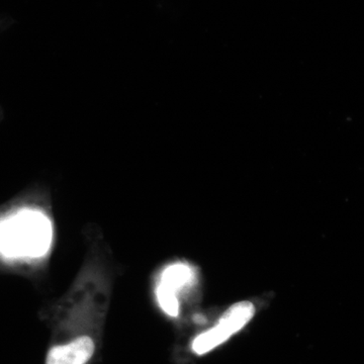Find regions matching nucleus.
Returning <instances> with one entry per match:
<instances>
[{
  "mask_svg": "<svg viewBox=\"0 0 364 364\" xmlns=\"http://www.w3.org/2000/svg\"><path fill=\"white\" fill-rule=\"evenodd\" d=\"M52 239L51 219L41 208L23 205L0 218V256L6 259L43 257Z\"/></svg>",
  "mask_w": 364,
  "mask_h": 364,
  "instance_id": "nucleus-1",
  "label": "nucleus"
},
{
  "mask_svg": "<svg viewBox=\"0 0 364 364\" xmlns=\"http://www.w3.org/2000/svg\"><path fill=\"white\" fill-rule=\"evenodd\" d=\"M254 314L255 306L251 301H243L230 306L215 327L196 337L193 343V352L202 355L224 343L235 333L240 331Z\"/></svg>",
  "mask_w": 364,
  "mask_h": 364,
  "instance_id": "nucleus-2",
  "label": "nucleus"
},
{
  "mask_svg": "<svg viewBox=\"0 0 364 364\" xmlns=\"http://www.w3.org/2000/svg\"><path fill=\"white\" fill-rule=\"evenodd\" d=\"M193 279V269L184 263H174L163 270L157 287L156 296L158 304L167 315L171 317L178 316L177 293L179 289L188 286Z\"/></svg>",
  "mask_w": 364,
  "mask_h": 364,
  "instance_id": "nucleus-3",
  "label": "nucleus"
},
{
  "mask_svg": "<svg viewBox=\"0 0 364 364\" xmlns=\"http://www.w3.org/2000/svg\"><path fill=\"white\" fill-rule=\"evenodd\" d=\"M95 351V341L90 337L80 336L50 349L46 364H87Z\"/></svg>",
  "mask_w": 364,
  "mask_h": 364,
  "instance_id": "nucleus-4",
  "label": "nucleus"
}]
</instances>
